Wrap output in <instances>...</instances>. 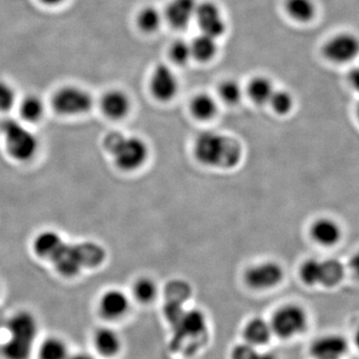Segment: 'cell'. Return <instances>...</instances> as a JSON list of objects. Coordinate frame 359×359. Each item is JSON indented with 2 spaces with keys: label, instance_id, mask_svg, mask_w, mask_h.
Segmentation results:
<instances>
[{
  "label": "cell",
  "instance_id": "f546056e",
  "mask_svg": "<svg viewBox=\"0 0 359 359\" xmlns=\"http://www.w3.org/2000/svg\"><path fill=\"white\" fill-rule=\"evenodd\" d=\"M242 86L233 79L224 80L219 87V94L222 100L228 105H236L243 98Z\"/></svg>",
  "mask_w": 359,
  "mask_h": 359
},
{
  "label": "cell",
  "instance_id": "83f0119b",
  "mask_svg": "<svg viewBox=\"0 0 359 359\" xmlns=\"http://www.w3.org/2000/svg\"><path fill=\"white\" fill-rule=\"evenodd\" d=\"M164 16L155 7H144L137 16V25L142 32L154 33L161 27Z\"/></svg>",
  "mask_w": 359,
  "mask_h": 359
},
{
  "label": "cell",
  "instance_id": "d6986e66",
  "mask_svg": "<svg viewBox=\"0 0 359 359\" xmlns=\"http://www.w3.org/2000/svg\"><path fill=\"white\" fill-rule=\"evenodd\" d=\"M273 335L271 325L263 318H252L245 325L244 339L247 344L257 347L268 344Z\"/></svg>",
  "mask_w": 359,
  "mask_h": 359
},
{
  "label": "cell",
  "instance_id": "52a82bcc",
  "mask_svg": "<svg viewBox=\"0 0 359 359\" xmlns=\"http://www.w3.org/2000/svg\"><path fill=\"white\" fill-rule=\"evenodd\" d=\"M51 105L59 115L79 116L91 110L93 98L89 92L80 87L65 86L54 93Z\"/></svg>",
  "mask_w": 359,
  "mask_h": 359
},
{
  "label": "cell",
  "instance_id": "484cf974",
  "mask_svg": "<svg viewBox=\"0 0 359 359\" xmlns=\"http://www.w3.org/2000/svg\"><path fill=\"white\" fill-rule=\"evenodd\" d=\"M344 276V264L334 259L321 261L320 285L334 287L339 285Z\"/></svg>",
  "mask_w": 359,
  "mask_h": 359
},
{
  "label": "cell",
  "instance_id": "836d02e7",
  "mask_svg": "<svg viewBox=\"0 0 359 359\" xmlns=\"http://www.w3.org/2000/svg\"><path fill=\"white\" fill-rule=\"evenodd\" d=\"M15 92L8 83L0 81V112H6L15 104Z\"/></svg>",
  "mask_w": 359,
  "mask_h": 359
},
{
  "label": "cell",
  "instance_id": "4dcf8cb0",
  "mask_svg": "<svg viewBox=\"0 0 359 359\" xmlns=\"http://www.w3.org/2000/svg\"><path fill=\"white\" fill-rule=\"evenodd\" d=\"M294 97L285 90H275L269 104L278 115L289 114L294 107Z\"/></svg>",
  "mask_w": 359,
  "mask_h": 359
},
{
  "label": "cell",
  "instance_id": "ac0fdd59",
  "mask_svg": "<svg viewBox=\"0 0 359 359\" xmlns=\"http://www.w3.org/2000/svg\"><path fill=\"white\" fill-rule=\"evenodd\" d=\"M311 235L318 244L332 247L341 238V229L334 219L320 218L311 224Z\"/></svg>",
  "mask_w": 359,
  "mask_h": 359
},
{
  "label": "cell",
  "instance_id": "30bf717a",
  "mask_svg": "<svg viewBox=\"0 0 359 359\" xmlns=\"http://www.w3.org/2000/svg\"><path fill=\"white\" fill-rule=\"evenodd\" d=\"M245 282L252 289L269 290L276 287L283 278V269L276 262H264L250 266L244 276Z\"/></svg>",
  "mask_w": 359,
  "mask_h": 359
},
{
  "label": "cell",
  "instance_id": "7402d4cb",
  "mask_svg": "<svg viewBox=\"0 0 359 359\" xmlns=\"http://www.w3.org/2000/svg\"><path fill=\"white\" fill-rule=\"evenodd\" d=\"M275 91V87L269 78L256 76L248 85V96L257 105L269 104V99Z\"/></svg>",
  "mask_w": 359,
  "mask_h": 359
},
{
  "label": "cell",
  "instance_id": "e0dca14e",
  "mask_svg": "<svg viewBox=\"0 0 359 359\" xmlns=\"http://www.w3.org/2000/svg\"><path fill=\"white\" fill-rule=\"evenodd\" d=\"M92 341L96 353L103 358H114L121 351V337L114 328L110 327L97 328L92 337Z\"/></svg>",
  "mask_w": 359,
  "mask_h": 359
},
{
  "label": "cell",
  "instance_id": "9c48e42d",
  "mask_svg": "<svg viewBox=\"0 0 359 359\" xmlns=\"http://www.w3.org/2000/svg\"><path fill=\"white\" fill-rule=\"evenodd\" d=\"M358 37L347 32L330 37L323 46V56L337 65L351 62L358 56Z\"/></svg>",
  "mask_w": 359,
  "mask_h": 359
},
{
  "label": "cell",
  "instance_id": "7c38bea8",
  "mask_svg": "<svg viewBox=\"0 0 359 359\" xmlns=\"http://www.w3.org/2000/svg\"><path fill=\"white\" fill-rule=\"evenodd\" d=\"M150 91L160 102H168L176 97L179 81L174 71L166 65H158L150 78Z\"/></svg>",
  "mask_w": 359,
  "mask_h": 359
},
{
  "label": "cell",
  "instance_id": "e575fe53",
  "mask_svg": "<svg viewBox=\"0 0 359 359\" xmlns=\"http://www.w3.org/2000/svg\"><path fill=\"white\" fill-rule=\"evenodd\" d=\"M257 355L259 351H257V347L250 346L247 342L238 344L231 351V359H257Z\"/></svg>",
  "mask_w": 359,
  "mask_h": 359
},
{
  "label": "cell",
  "instance_id": "d590c367",
  "mask_svg": "<svg viewBox=\"0 0 359 359\" xmlns=\"http://www.w3.org/2000/svg\"><path fill=\"white\" fill-rule=\"evenodd\" d=\"M67 359H95L91 354L83 353V351H80V353L70 354L69 358Z\"/></svg>",
  "mask_w": 359,
  "mask_h": 359
},
{
  "label": "cell",
  "instance_id": "5bb4252c",
  "mask_svg": "<svg viewBox=\"0 0 359 359\" xmlns=\"http://www.w3.org/2000/svg\"><path fill=\"white\" fill-rule=\"evenodd\" d=\"M348 344L339 334L325 335L313 342L311 354L314 359H340L346 353Z\"/></svg>",
  "mask_w": 359,
  "mask_h": 359
},
{
  "label": "cell",
  "instance_id": "8fae6325",
  "mask_svg": "<svg viewBox=\"0 0 359 359\" xmlns=\"http://www.w3.org/2000/svg\"><path fill=\"white\" fill-rule=\"evenodd\" d=\"M201 32L218 39L226 32V22L219 7L212 1L198 4L195 18Z\"/></svg>",
  "mask_w": 359,
  "mask_h": 359
},
{
  "label": "cell",
  "instance_id": "cb8c5ba5",
  "mask_svg": "<svg viewBox=\"0 0 359 359\" xmlns=\"http://www.w3.org/2000/svg\"><path fill=\"white\" fill-rule=\"evenodd\" d=\"M37 353L39 359H67L70 355L67 344L58 337H49L42 340Z\"/></svg>",
  "mask_w": 359,
  "mask_h": 359
},
{
  "label": "cell",
  "instance_id": "f1b7e54d",
  "mask_svg": "<svg viewBox=\"0 0 359 359\" xmlns=\"http://www.w3.org/2000/svg\"><path fill=\"white\" fill-rule=\"evenodd\" d=\"M192 295L190 285L183 280H174L168 283L166 287L167 301L185 304Z\"/></svg>",
  "mask_w": 359,
  "mask_h": 359
},
{
  "label": "cell",
  "instance_id": "d4e9b609",
  "mask_svg": "<svg viewBox=\"0 0 359 359\" xmlns=\"http://www.w3.org/2000/svg\"><path fill=\"white\" fill-rule=\"evenodd\" d=\"M44 113V103L39 96H26L20 104V114L23 122L33 124L41 121Z\"/></svg>",
  "mask_w": 359,
  "mask_h": 359
},
{
  "label": "cell",
  "instance_id": "277c9868",
  "mask_svg": "<svg viewBox=\"0 0 359 359\" xmlns=\"http://www.w3.org/2000/svg\"><path fill=\"white\" fill-rule=\"evenodd\" d=\"M103 146L115 166L121 171H137L148 159L147 143L140 137L112 132L106 135Z\"/></svg>",
  "mask_w": 359,
  "mask_h": 359
},
{
  "label": "cell",
  "instance_id": "44dd1931",
  "mask_svg": "<svg viewBox=\"0 0 359 359\" xmlns=\"http://www.w3.org/2000/svg\"><path fill=\"white\" fill-rule=\"evenodd\" d=\"M190 109L194 117L201 121H208L216 116L218 112V104L210 94L200 93L191 101Z\"/></svg>",
  "mask_w": 359,
  "mask_h": 359
},
{
  "label": "cell",
  "instance_id": "4316f807",
  "mask_svg": "<svg viewBox=\"0 0 359 359\" xmlns=\"http://www.w3.org/2000/svg\"><path fill=\"white\" fill-rule=\"evenodd\" d=\"M133 297L142 304H149L154 302L158 294L157 283L148 276H142L135 280L132 287Z\"/></svg>",
  "mask_w": 359,
  "mask_h": 359
},
{
  "label": "cell",
  "instance_id": "603a6c76",
  "mask_svg": "<svg viewBox=\"0 0 359 359\" xmlns=\"http://www.w3.org/2000/svg\"><path fill=\"white\" fill-rule=\"evenodd\" d=\"M285 9L290 18L301 23L309 22L316 14L313 0H285Z\"/></svg>",
  "mask_w": 359,
  "mask_h": 359
},
{
  "label": "cell",
  "instance_id": "6da1fadb",
  "mask_svg": "<svg viewBox=\"0 0 359 359\" xmlns=\"http://www.w3.org/2000/svg\"><path fill=\"white\" fill-rule=\"evenodd\" d=\"M37 257L53 264L65 278H74L82 269L96 268L104 263L106 250L95 242L67 243L55 231H43L33 240Z\"/></svg>",
  "mask_w": 359,
  "mask_h": 359
},
{
  "label": "cell",
  "instance_id": "2e32d148",
  "mask_svg": "<svg viewBox=\"0 0 359 359\" xmlns=\"http://www.w3.org/2000/svg\"><path fill=\"white\" fill-rule=\"evenodd\" d=\"M100 107L106 117L111 120H121L129 114L131 100L122 90H110L101 98Z\"/></svg>",
  "mask_w": 359,
  "mask_h": 359
},
{
  "label": "cell",
  "instance_id": "74e56055",
  "mask_svg": "<svg viewBox=\"0 0 359 359\" xmlns=\"http://www.w3.org/2000/svg\"><path fill=\"white\" fill-rule=\"evenodd\" d=\"M40 1L43 2L47 6H57V4H60L65 0H40Z\"/></svg>",
  "mask_w": 359,
  "mask_h": 359
},
{
  "label": "cell",
  "instance_id": "ffe728a7",
  "mask_svg": "<svg viewBox=\"0 0 359 359\" xmlns=\"http://www.w3.org/2000/svg\"><path fill=\"white\" fill-rule=\"evenodd\" d=\"M192 57L199 62H209L216 57L218 53V39L201 33L191 42Z\"/></svg>",
  "mask_w": 359,
  "mask_h": 359
},
{
  "label": "cell",
  "instance_id": "9a60e30c",
  "mask_svg": "<svg viewBox=\"0 0 359 359\" xmlns=\"http://www.w3.org/2000/svg\"><path fill=\"white\" fill-rule=\"evenodd\" d=\"M197 6V0H172L163 16L175 29H184L195 18Z\"/></svg>",
  "mask_w": 359,
  "mask_h": 359
},
{
  "label": "cell",
  "instance_id": "7a4b0ae2",
  "mask_svg": "<svg viewBox=\"0 0 359 359\" xmlns=\"http://www.w3.org/2000/svg\"><path fill=\"white\" fill-rule=\"evenodd\" d=\"M194 155L205 166L233 169L242 160L243 149L237 139L207 131L196 138Z\"/></svg>",
  "mask_w": 359,
  "mask_h": 359
},
{
  "label": "cell",
  "instance_id": "4fadbf2b",
  "mask_svg": "<svg viewBox=\"0 0 359 359\" xmlns=\"http://www.w3.org/2000/svg\"><path fill=\"white\" fill-rule=\"evenodd\" d=\"M97 309H98V313L101 318L105 320H121L128 313L129 297L121 290H107L99 297Z\"/></svg>",
  "mask_w": 359,
  "mask_h": 359
},
{
  "label": "cell",
  "instance_id": "ba28073f",
  "mask_svg": "<svg viewBox=\"0 0 359 359\" xmlns=\"http://www.w3.org/2000/svg\"><path fill=\"white\" fill-rule=\"evenodd\" d=\"M308 314L297 304H287L276 311L271 320L273 334L283 339L302 334L308 327Z\"/></svg>",
  "mask_w": 359,
  "mask_h": 359
},
{
  "label": "cell",
  "instance_id": "8d00e7d4",
  "mask_svg": "<svg viewBox=\"0 0 359 359\" xmlns=\"http://www.w3.org/2000/svg\"><path fill=\"white\" fill-rule=\"evenodd\" d=\"M257 359H278V358L275 353L266 351V353H259Z\"/></svg>",
  "mask_w": 359,
  "mask_h": 359
},
{
  "label": "cell",
  "instance_id": "d6a6232c",
  "mask_svg": "<svg viewBox=\"0 0 359 359\" xmlns=\"http://www.w3.org/2000/svg\"><path fill=\"white\" fill-rule=\"evenodd\" d=\"M170 57L175 65H187L193 58L191 44L185 40H176L170 47Z\"/></svg>",
  "mask_w": 359,
  "mask_h": 359
},
{
  "label": "cell",
  "instance_id": "3957f363",
  "mask_svg": "<svg viewBox=\"0 0 359 359\" xmlns=\"http://www.w3.org/2000/svg\"><path fill=\"white\" fill-rule=\"evenodd\" d=\"M7 339L1 353L6 359H29L39 332V320L29 311H15L6 323Z\"/></svg>",
  "mask_w": 359,
  "mask_h": 359
},
{
  "label": "cell",
  "instance_id": "8992f818",
  "mask_svg": "<svg viewBox=\"0 0 359 359\" xmlns=\"http://www.w3.org/2000/svg\"><path fill=\"white\" fill-rule=\"evenodd\" d=\"M7 154L20 163L30 162L39 151V140L32 130L23 123L6 119L0 124Z\"/></svg>",
  "mask_w": 359,
  "mask_h": 359
},
{
  "label": "cell",
  "instance_id": "1f68e13d",
  "mask_svg": "<svg viewBox=\"0 0 359 359\" xmlns=\"http://www.w3.org/2000/svg\"><path fill=\"white\" fill-rule=\"evenodd\" d=\"M321 261L309 259L302 264L299 276L302 282L308 285H318L320 280Z\"/></svg>",
  "mask_w": 359,
  "mask_h": 359
},
{
  "label": "cell",
  "instance_id": "5b68a950",
  "mask_svg": "<svg viewBox=\"0 0 359 359\" xmlns=\"http://www.w3.org/2000/svg\"><path fill=\"white\" fill-rule=\"evenodd\" d=\"M171 325V348L176 353L193 354L207 341V318L200 309H185L179 320Z\"/></svg>",
  "mask_w": 359,
  "mask_h": 359
}]
</instances>
